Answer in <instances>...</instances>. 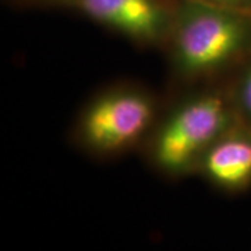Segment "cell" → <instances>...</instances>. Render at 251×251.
<instances>
[{
    "mask_svg": "<svg viewBox=\"0 0 251 251\" xmlns=\"http://www.w3.org/2000/svg\"><path fill=\"white\" fill-rule=\"evenodd\" d=\"M250 45L251 18L236 9L193 0L179 13L173 56L184 74L221 69Z\"/></svg>",
    "mask_w": 251,
    "mask_h": 251,
    "instance_id": "obj_1",
    "label": "cell"
},
{
    "mask_svg": "<svg viewBox=\"0 0 251 251\" xmlns=\"http://www.w3.org/2000/svg\"><path fill=\"white\" fill-rule=\"evenodd\" d=\"M81 10L106 27L141 41H152L166 25L155 0H78Z\"/></svg>",
    "mask_w": 251,
    "mask_h": 251,
    "instance_id": "obj_4",
    "label": "cell"
},
{
    "mask_svg": "<svg viewBox=\"0 0 251 251\" xmlns=\"http://www.w3.org/2000/svg\"><path fill=\"white\" fill-rule=\"evenodd\" d=\"M153 103L140 91L119 90L98 98L81 122L84 141L91 148L110 152L122 150L151 125Z\"/></svg>",
    "mask_w": 251,
    "mask_h": 251,
    "instance_id": "obj_3",
    "label": "cell"
},
{
    "mask_svg": "<svg viewBox=\"0 0 251 251\" xmlns=\"http://www.w3.org/2000/svg\"><path fill=\"white\" fill-rule=\"evenodd\" d=\"M233 112L219 94H202L175 109L153 141V161L161 171L181 175L200 165L216 140L233 127Z\"/></svg>",
    "mask_w": 251,
    "mask_h": 251,
    "instance_id": "obj_2",
    "label": "cell"
},
{
    "mask_svg": "<svg viewBox=\"0 0 251 251\" xmlns=\"http://www.w3.org/2000/svg\"><path fill=\"white\" fill-rule=\"evenodd\" d=\"M201 171L218 187L239 191L251 184V133L232 127L209 147Z\"/></svg>",
    "mask_w": 251,
    "mask_h": 251,
    "instance_id": "obj_5",
    "label": "cell"
},
{
    "mask_svg": "<svg viewBox=\"0 0 251 251\" xmlns=\"http://www.w3.org/2000/svg\"><path fill=\"white\" fill-rule=\"evenodd\" d=\"M239 98L246 115L251 119V64L244 70L239 82Z\"/></svg>",
    "mask_w": 251,
    "mask_h": 251,
    "instance_id": "obj_6",
    "label": "cell"
},
{
    "mask_svg": "<svg viewBox=\"0 0 251 251\" xmlns=\"http://www.w3.org/2000/svg\"><path fill=\"white\" fill-rule=\"evenodd\" d=\"M198 1H205V3L222 6V7H230V9H237L251 3V0H198Z\"/></svg>",
    "mask_w": 251,
    "mask_h": 251,
    "instance_id": "obj_7",
    "label": "cell"
}]
</instances>
